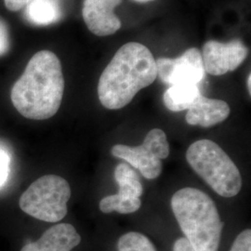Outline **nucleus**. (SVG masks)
<instances>
[{
	"instance_id": "nucleus-1",
	"label": "nucleus",
	"mask_w": 251,
	"mask_h": 251,
	"mask_svg": "<svg viewBox=\"0 0 251 251\" xmlns=\"http://www.w3.org/2000/svg\"><path fill=\"white\" fill-rule=\"evenodd\" d=\"M64 91L62 64L56 54L41 50L27 63L12 87L10 98L23 117L45 120L59 111Z\"/></svg>"
},
{
	"instance_id": "nucleus-2",
	"label": "nucleus",
	"mask_w": 251,
	"mask_h": 251,
	"mask_svg": "<svg viewBox=\"0 0 251 251\" xmlns=\"http://www.w3.org/2000/svg\"><path fill=\"white\" fill-rule=\"evenodd\" d=\"M156 77V63L151 50L138 42L126 43L117 50L100 77V101L109 110L125 107Z\"/></svg>"
},
{
	"instance_id": "nucleus-3",
	"label": "nucleus",
	"mask_w": 251,
	"mask_h": 251,
	"mask_svg": "<svg viewBox=\"0 0 251 251\" xmlns=\"http://www.w3.org/2000/svg\"><path fill=\"white\" fill-rule=\"evenodd\" d=\"M171 208L195 251H218L225 224L206 193L192 187L180 189L172 196Z\"/></svg>"
},
{
	"instance_id": "nucleus-4",
	"label": "nucleus",
	"mask_w": 251,
	"mask_h": 251,
	"mask_svg": "<svg viewBox=\"0 0 251 251\" xmlns=\"http://www.w3.org/2000/svg\"><path fill=\"white\" fill-rule=\"evenodd\" d=\"M191 168L223 198H233L242 188V177L231 157L210 140L191 144L186 152Z\"/></svg>"
},
{
	"instance_id": "nucleus-5",
	"label": "nucleus",
	"mask_w": 251,
	"mask_h": 251,
	"mask_svg": "<svg viewBox=\"0 0 251 251\" xmlns=\"http://www.w3.org/2000/svg\"><path fill=\"white\" fill-rule=\"evenodd\" d=\"M71 188L66 179L45 175L35 180L21 196L20 207L28 215L47 223H59L67 214Z\"/></svg>"
},
{
	"instance_id": "nucleus-6",
	"label": "nucleus",
	"mask_w": 251,
	"mask_h": 251,
	"mask_svg": "<svg viewBox=\"0 0 251 251\" xmlns=\"http://www.w3.org/2000/svg\"><path fill=\"white\" fill-rule=\"evenodd\" d=\"M111 152L117 158H121L140 171L144 178L154 179L161 174L162 159L170 154V144L167 135L160 128H152L139 146L117 144Z\"/></svg>"
},
{
	"instance_id": "nucleus-7",
	"label": "nucleus",
	"mask_w": 251,
	"mask_h": 251,
	"mask_svg": "<svg viewBox=\"0 0 251 251\" xmlns=\"http://www.w3.org/2000/svg\"><path fill=\"white\" fill-rule=\"evenodd\" d=\"M157 76L170 86L199 85L206 77V71L199 50L191 48L176 59L155 60Z\"/></svg>"
},
{
	"instance_id": "nucleus-8",
	"label": "nucleus",
	"mask_w": 251,
	"mask_h": 251,
	"mask_svg": "<svg viewBox=\"0 0 251 251\" xmlns=\"http://www.w3.org/2000/svg\"><path fill=\"white\" fill-rule=\"evenodd\" d=\"M249 50L239 39L230 42L207 41L203 47L202 60L205 71L211 75H223L233 72L246 60Z\"/></svg>"
},
{
	"instance_id": "nucleus-9",
	"label": "nucleus",
	"mask_w": 251,
	"mask_h": 251,
	"mask_svg": "<svg viewBox=\"0 0 251 251\" xmlns=\"http://www.w3.org/2000/svg\"><path fill=\"white\" fill-rule=\"evenodd\" d=\"M122 0H84L82 15L91 33L98 36L114 35L121 27L115 9Z\"/></svg>"
},
{
	"instance_id": "nucleus-10",
	"label": "nucleus",
	"mask_w": 251,
	"mask_h": 251,
	"mask_svg": "<svg viewBox=\"0 0 251 251\" xmlns=\"http://www.w3.org/2000/svg\"><path fill=\"white\" fill-rule=\"evenodd\" d=\"M81 242V236L69 224L56 225L48 229L36 241L26 244L21 251H71Z\"/></svg>"
},
{
	"instance_id": "nucleus-11",
	"label": "nucleus",
	"mask_w": 251,
	"mask_h": 251,
	"mask_svg": "<svg viewBox=\"0 0 251 251\" xmlns=\"http://www.w3.org/2000/svg\"><path fill=\"white\" fill-rule=\"evenodd\" d=\"M230 113V106L225 100L200 95L187 110L185 119L189 125L209 127L225 121Z\"/></svg>"
},
{
	"instance_id": "nucleus-12",
	"label": "nucleus",
	"mask_w": 251,
	"mask_h": 251,
	"mask_svg": "<svg viewBox=\"0 0 251 251\" xmlns=\"http://www.w3.org/2000/svg\"><path fill=\"white\" fill-rule=\"evenodd\" d=\"M25 15L34 25H50L61 19L62 9L58 0H30Z\"/></svg>"
},
{
	"instance_id": "nucleus-13",
	"label": "nucleus",
	"mask_w": 251,
	"mask_h": 251,
	"mask_svg": "<svg viewBox=\"0 0 251 251\" xmlns=\"http://www.w3.org/2000/svg\"><path fill=\"white\" fill-rule=\"evenodd\" d=\"M201 95L198 85H173L164 93V103L172 112L188 110Z\"/></svg>"
},
{
	"instance_id": "nucleus-14",
	"label": "nucleus",
	"mask_w": 251,
	"mask_h": 251,
	"mask_svg": "<svg viewBox=\"0 0 251 251\" xmlns=\"http://www.w3.org/2000/svg\"><path fill=\"white\" fill-rule=\"evenodd\" d=\"M115 179L119 186L118 194L126 198H140L144 187L139 176L128 165L118 164L114 172Z\"/></svg>"
},
{
	"instance_id": "nucleus-15",
	"label": "nucleus",
	"mask_w": 251,
	"mask_h": 251,
	"mask_svg": "<svg viewBox=\"0 0 251 251\" xmlns=\"http://www.w3.org/2000/svg\"><path fill=\"white\" fill-rule=\"evenodd\" d=\"M142 206L140 198H126L119 194L112 195L102 198L100 202V209L103 213L117 211L121 214H129L136 212Z\"/></svg>"
},
{
	"instance_id": "nucleus-16",
	"label": "nucleus",
	"mask_w": 251,
	"mask_h": 251,
	"mask_svg": "<svg viewBox=\"0 0 251 251\" xmlns=\"http://www.w3.org/2000/svg\"><path fill=\"white\" fill-rule=\"evenodd\" d=\"M118 251H156L151 240L144 234L129 232L123 234L117 243Z\"/></svg>"
},
{
	"instance_id": "nucleus-17",
	"label": "nucleus",
	"mask_w": 251,
	"mask_h": 251,
	"mask_svg": "<svg viewBox=\"0 0 251 251\" xmlns=\"http://www.w3.org/2000/svg\"><path fill=\"white\" fill-rule=\"evenodd\" d=\"M230 251H251V229H247L237 235Z\"/></svg>"
},
{
	"instance_id": "nucleus-18",
	"label": "nucleus",
	"mask_w": 251,
	"mask_h": 251,
	"mask_svg": "<svg viewBox=\"0 0 251 251\" xmlns=\"http://www.w3.org/2000/svg\"><path fill=\"white\" fill-rule=\"evenodd\" d=\"M9 161L10 158L8 152L0 149V187L4 185L9 177Z\"/></svg>"
},
{
	"instance_id": "nucleus-19",
	"label": "nucleus",
	"mask_w": 251,
	"mask_h": 251,
	"mask_svg": "<svg viewBox=\"0 0 251 251\" xmlns=\"http://www.w3.org/2000/svg\"><path fill=\"white\" fill-rule=\"evenodd\" d=\"M9 48V36L8 26L0 19V56L8 52Z\"/></svg>"
},
{
	"instance_id": "nucleus-20",
	"label": "nucleus",
	"mask_w": 251,
	"mask_h": 251,
	"mask_svg": "<svg viewBox=\"0 0 251 251\" xmlns=\"http://www.w3.org/2000/svg\"><path fill=\"white\" fill-rule=\"evenodd\" d=\"M173 251H196L194 248L191 246L188 240L185 237H180L177 239L174 246H173Z\"/></svg>"
},
{
	"instance_id": "nucleus-21",
	"label": "nucleus",
	"mask_w": 251,
	"mask_h": 251,
	"mask_svg": "<svg viewBox=\"0 0 251 251\" xmlns=\"http://www.w3.org/2000/svg\"><path fill=\"white\" fill-rule=\"evenodd\" d=\"M6 8L11 11H17L26 7L29 0H4Z\"/></svg>"
},
{
	"instance_id": "nucleus-22",
	"label": "nucleus",
	"mask_w": 251,
	"mask_h": 251,
	"mask_svg": "<svg viewBox=\"0 0 251 251\" xmlns=\"http://www.w3.org/2000/svg\"><path fill=\"white\" fill-rule=\"evenodd\" d=\"M247 87L249 90V93H251V75H249L248 76V80H247Z\"/></svg>"
},
{
	"instance_id": "nucleus-23",
	"label": "nucleus",
	"mask_w": 251,
	"mask_h": 251,
	"mask_svg": "<svg viewBox=\"0 0 251 251\" xmlns=\"http://www.w3.org/2000/svg\"><path fill=\"white\" fill-rule=\"evenodd\" d=\"M137 2H140V3H146V2H150V1H153V0H134Z\"/></svg>"
},
{
	"instance_id": "nucleus-24",
	"label": "nucleus",
	"mask_w": 251,
	"mask_h": 251,
	"mask_svg": "<svg viewBox=\"0 0 251 251\" xmlns=\"http://www.w3.org/2000/svg\"><path fill=\"white\" fill-rule=\"evenodd\" d=\"M29 1H30V0H29Z\"/></svg>"
}]
</instances>
